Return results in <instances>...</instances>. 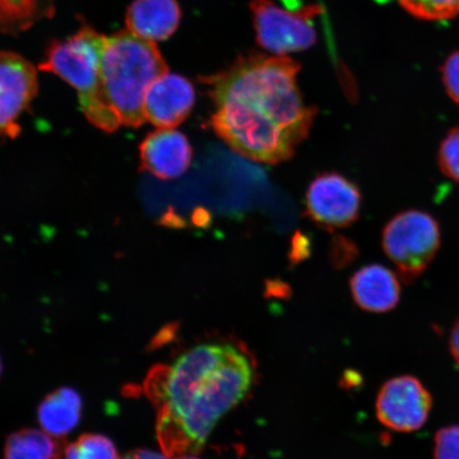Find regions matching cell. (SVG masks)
Instances as JSON below:
<instances>
[{
    "mask_svg": "<svg viewBox=\"0 0 459 459\" xmlns=\"http://www.w3.org/2000/svg\"><path fill=\"white\" fill-rule=\"evenodd\" d=\"M300 65L284 56L251 53L201 78L214 102L211 125L240 156L258 163L289 160L312 129L316 108L297 84Z\"/></svg>",
    "mask_w": 459,
    "mask_h": 459,
    "instance_id": "1",
    "label": "cell"
},
{
    "mask_svg": "<svg viewBox=\"0 0 459 459\" xmlns=\"http://www.w3.org/2000/svg\"><path fill=\"white\" fill-rule=\"evenodd\" d=\"M256 377L255 355L243 342L229 338L197 344L174 364L154 367L145 393L158 411L164 455L203 450L218 421L247 397Z\"/></svg>",
    "mask_w": 459,
    "mask_h": 459,
    "instance_id": "2",
    "label": "cell"
},
{
    "mask_svg": "<svg viewBox=\"0 0 459 459\" xmlns=\"http://www.w3.org/2000/svg\"><path fill=\"white\" fill-rule=\"evenodd\" d=\"M166 73L169 66L156 43L128 30L107 37L100 62L102 91L122 125L139 128L146 122L147 91Z\"/></svg>",
    "mask_w": 459,
    "mask_h": 459,
    "instance_id": "3",
    "label": "cell"
},
{
    "mask_svg": "<svg viewBox=\"0 0 459 459\" xmlns=\"http://www.w3.org/2000/svg\"><path fill=\"white\" fill-rule=\"evenodd\" d=\"M106 39L94 28L84 25L73 37L51 43L39 68L71 84L77 91L80 106L89 122L111 134L122 123L102 91L100 62Z\"/></svg>",
    "mask_w": 459,
    "mask_h": 459,
    "instance_id": "4",
    "label": "cell"
},
{
    "mask_svg": "<svg viewBox=\"0 0 459 459\" xmlns=\"http://www.w3.org/2000/svg\"><path fill=\"white\" fill-rule=\"evenodd\" d=\"M439 246L437 221L421 211L403 212L384 228L383 249L406 284H411L427 271Z\"/></svg>",
    "mask_w": 459,
    "mask_h": 459,
    "instance_id": "5",
    "label": "cell"
},
{
    "mask_svg": "<svg viewBox=\"0 0 459 459\" xmlns=\"http://www.w3.org/2000/svg\"><path fill=\"white\" fill-rule=\"evenodd\" d=\"M256 41L264 49L278 56L308 49L316 42L315 16L323 13L317 4L299 10H284L273 0H252Z\"/></svg>",
    "mask_w": 459,
    "mask_h": 459,
    "instance_id": "6",
    "label": "cell"
},
{
    "mask_svg": "<svg viewBox=\"0 0 459 459\" xmlns=\"http://www.w3.org/2000/svg\"><path fill=\"white\" fill-rule=\"evenodd\" d=\"M361 205L359 188L337 172L315 178L306 196L307 215L320 228H348L358 221Z\"/></svg>",
    "mask_w": 459,
    "mask_h": 459,
    "instance_id": "7",
    "label": "cell"
},
{
    "mask_svg": "<svg viewBox=\"0 0 459 459\" xmlns=\"http://www.w3.org/2000/svg\"><path fill=\"white\" fill-rule=\"evenodd\" d=\"M377 416L395 432L411 433L427 422L432 397L415 377L403 376L388 381L377 400Z\"/></svg>",
    "mask_w": 459,
    "mask_h": 459,
    "instance_id": "8",
    "label": "cell"
},
{
    "mask_svg": "<svg viewBox=\"0 0 459 459\" xmlns=\"http://www.w3.org/2000/svg\"><path fill=\"white\" fill-rule=\"evenodd\" d=\"M36 68L20 55L0 51V137L19 135V120L38 94Z\"/></svg>",
    "mask_w": 459,
    "mask_h": 459,
    "instance_id": "9",
    "label": "cell"
},
{
    "mask_svg": "<svg viewBox=\"0 0 459 459\" xmlns=\"http://www.w3.org/2000/svg\"><path fill=\"white\" fill-rule=\"evenodd\" d=\"M195 96L194 86L186 78L166 73L148 89L143 115L157 128H175L191 114Z\"/></svg>",
    "mask_w": 459,
    "mask_h": 459,
    "instance_id": "10",
    "label": "cell"
},
{
    "mask_svg": "<svg viewBox=\"0 0 459 459\" xmlns=\"http://www.w3.org/2000/svg\"><path fill=\"white\" fill-rule=\"evenodd\" d=\"M142 169L162 180L177 179L192 163L187 137L174 128L151 132L140 146Z\"/></svg>",
    "mask_w": 459,
    "mask_h": 459,
    "instance_id": "11",
    "label": "cell"
},
{
    "mask_svg": "<svg viewBox=\"0 0 459 459\" xmlns=\"http://www.w3.org/2000/svg\"><path fill=\"white\" fill-rule=\"evenodd\" d=\"M350 286L354 301L367 312L392 311L400 300L397 275L378 264L359 269L353 274Z\"/></svg>",
    "mask_w": 459,
    "mask_h": 459,
    "instance_id": "12",
    "label": "cell"
},
{
    "mask_svg": "<svg viewBox=\"0 0 459 459\" xmlns=\"http://www.w3.org/2000/svg\"><path fill=\"white\" fill-rule=\"evenodd\" d=\"M180 20L177 0H135L128 9L126 24L134 36L156 43L172 36Z\"/></svg>",
    "mask_w": 459,
    "mask_h": 459,
    "instance_id": "13",
    "label": "cell"
},
{
    "mask_svg": "<svg viewBox=\"0 0 459 459\" xmlns=\"http://www.w3.org/2000/svg\"><path fill=\"white\" fill-rule=\"evenodd\" d=\"M82 411V401L79 394L72 388H60L39 405V421L44 432L59 438L77 427Z\"/></svg>",
    "mask_w": 459,
    "mask_h": 459,
    "instance_id": "14",
    "label": "cell"
},
{
    "mask_svg": "<svg viewBox=\"0 0 459 459\" xmlns=\"http://www.w3.org/2000/svg\"><path fill=\"white\" fill-rule=\"evenodd\" d=\"M54 13L55 0H0V32H25Z\"/></svg>",
    "mask_w": 459,
    "mask_h": 459,
    "instance_id": "15",
    "label": "cell"
},
{
    "mask_svg": "<svg viewBox=\"0 0 459 459\" xmlns=\"http://www.w3.org/2000/svg\"><path fill=\"white\" fill-rule=\"evenodd\" d=\"M61 447L50 435L41 430L22 429L10 436L4 459H60Z\"/></svg>",
    "mask_w": 459,
    "mask_h": 459,
    "instance_id": "16",
    "label": "cell"
},
{
    "mask_svg": "<svg viewBox=\"0 0 459 459\" xmlns=\"http://www.w3.org/2000/svg\"><path fill=\"white\" fill-rule=\"evenodd\" d=\"M65 459H118V455L106 436L85 434L66 447Z\"/></svg>",
    "mask_w": 459,
    "mask_h": 459,
    "instance_id": "17",
    "label": "cell"
},
{
    "mask_svg": "<svg viewBox=\"0 0 459 459\" xmlns=\"http://www.w3.org/2000/svg\"><path fill=\"white\" fill-rule=\"evenodd\" d=\"M399 3L419 20L438 22L459 15V0H399Z\"/></svg>",
    "mask_w": 459,
    "mask_h": 459,
    "instance_id": "18",
    "label": "cell"
},
{
    "mask_svg": "<svg viewBox=\"0 0 459 459\" xmlns=\"http://www.w3.org/2000/svg\"><path fill=\"white\" fill-rule=\"evenodd\" d=\"M438 164L444 175L459 183V127L450 130L441 143Z\"/></svg>",
    "mask_w": 459,
    "mask_h": 459,
    "instance_id": "19",
    "label": "cell"
},
{
    "mask_svg": "<svg viewBox=\"0 0 459 459\" xmlns=\"http://www.w3.org/2000/svg\"><path fill=\"white\" fill-rule=\"evenodd\" d=\"M435 459H459V426L438 430L435 436Z\"/></svg>",
    "mask_w": 459,
    "mask_h": 459,
    "instance_id": "20",
    "label": "cell"
},
{
    "mask_svg": "<svg viewBox=\"0 0 459 459\" xmlns=\"http://www.w3.org/2000/svg\"><path fill=\"white\" fill-rule=\"evenodd\" d=\"M441 74L447 95L459 105V50L447 57Z\"/></svg>",
    "mask_w": 459,
    "mask_h": 459,
    "instance_id": "21",
    "label": "cell"
},
{
    "mask_svg": "<svg viewBox=\"0 0 459 459\" xmlns=\"http://www.w3.org/2000/svg\"><path fill=\"white\" fill-rule=\"evenodd\" d=\"M165 455L149 450H136L128 453L123 459H169Z\"/></svg>",
    "mask_w": 459,
    "mask_h": 459,
    "instance_id": "22",
    "label": "cell"
},
{
    "mask_svg": "<svg viewBox=\"0 0 459 459\" xmlns=\"http://www.w3.org/2000/svg\"><path fill=\"white\" fill-rule=\"evenodd\" d=\"M450 348L453 358H455L456 363L459 365V321H457L455 328L452 330Z\"/></svg>",
    "mask_w": 459,
    "mask_h": 459,
    "instance_id": "23",
    "label": "cell"
},
{
    "mask_svg": "<svg viewBox=\"0 0 459 459\" xmlns=\"http://www.w3.org/2000/svg\"><path fill=\"white\" fill-rule=\"evenodd\" d=\"M177 459H199V458H197L196 456H194V455H183V456L178 457Z\"/></svg>",
    "mask_w": 459,
    "mask_h": 459,
    "instance_id": "24",
    "label": "cell"
},
{
    "mask_svg": "<svg viewBox=\"0 0 459 459\" xmlns=\"http://www.w3.org/2000/svg\"><path fill=\"white\" fill-rule=\"evenodd\" d=\"M0 375H2V361H0Z\"/></svg>",
    "mask_w": 459,
    "mask_h": 459,
    "instance_id": "25",
    "label": "cell"
}]
</instances>
